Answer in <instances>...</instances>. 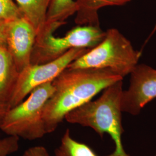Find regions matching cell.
<instances>
[{"label": "cell", "instance_id": "8992f818", "mask_svg": "<svg viewBox=\"0 0 156 156\" xmlns=\"http://www.w3.org/2000/svg\"><path fill=\"white\" fill-rule=\"evenodd\" d=\"M90 49L74 48L51 62L37 65L30 64L19 73L16 84L9 101L11 108L16 106L37 87L52 82L68 66Z\"/></svg>", "mask_w": 156, "mask_h": 156}, {"label": "cell", "instance_id": "7c38bea8", "mask_svg": "<svg viewBox=\"0 0 156 156\" xmlns=\"http://www.w3.org/2000/svg\"><path fill=\"white\" fill-rule=\"evenodd\" d=\"M55 156H98L90 147L73 138L69 129L63 134L59 146L55 151Z\"/></svg>", "mask_w": 156, "mask_h": 156}, {"label": "cell", "instance_id": "d6986e66", "mask_svg": "<svg viewBox=\"0 0 156 156\" xmlns=\"http://www.w3.org/2000/svg\"><path fill=\"white\" fill-rule=\"evenodd\" d=\"M156 31V24H155V26H154V28L153 29V30H152V31H151V35H149V38H147V40H146V42L149 40V39L151 38V36L154 34V33Z\"/></svg>", "mask_w": 156, "mask_h": 156}, {"label": "cell", "instance_id": "8fae6325", "mask_svg": "<svg viewBox=\"0 0 156 156\" xmlns=\"http://www.w3.org/2000/svg\"><path fill=\"white\" fill-rule=\"evenodd\" d=\"M51 0H15L23 17L30 23L37 33L46 22Z\"/></svg>", "mask_w": 156, "mask_h": 156}, {"label": "cell", "instance_id": "e0dca14e", "mask_svg": "<svg viewBox=\"0 0 156 156\" xmlns=\"http://www.w3.org/2000/svg\"><path fill=\"white\" fill-rule=\"evenodd\" d=\"M11 108L8 103L0 102V129L6 112Z\"/></svg>", "mask_w": 156, "mask_h": 156}, {"label": "cell", "instance_id": "277c9868", "mask_svg": "<svg viewBox=\"0 0 156 156\" xmlns=\"http://www.w3.org/2000/svg\"><path fill=\"white\" fill-rule=\"evenodd\" d=\"M64 23L46 21L37 33L30 64H42L53 61L74 48L92 49L104 39L105 31L100 26H78L63 37L54 33Z\"/></svg>", "mask_w": 156, "mask_h": 156}, {"label": "cell", "instance_id": "2e32d148", "mask_svg": "<svg viewBox=\"0 0 156 156\" xmlns=\"http://www.w3.org/2000/svg\"><path fill=\"white\" fill-rule=\"evenodd\" d=\"M22 156H50L44 146H35L27 149Z\"/></svg>", "mask_w": 156, "mask_h": 156}, {"label": "cell", "instance_id": "5bb4252c", "mask_svg": "<svg viewBox=\"0 0 156 156\" xmlns=\"http://www.w3.org/2000/svg\"><path fill=\"white\" fill-rule=\"evenodd\" d=\"M23 17L15 0H0V23L5 24Z\"/></svg>", "mask_w": 156, "mask_h": 156}, {"label": "cell", "instance_id": "ba28073f", "mask_svg": "<svg viewBox=\"0 0 156 156\" xmlns=\"http://www.w3.org/2000/svg\"><path fill=\"white\" fill-rule=\"evenodd\" d=\"M36 36L33 25L23 17L6 23V45L19 73L30 65Z\"/></svg>", "mask_w": 156, "mask_h": 156}, {"label": "cell", "instance_id": "5b68a950", "mask_svg": "<svg viewBox=\"0 0 156 156\" xmlns=\"http://www.w3.org/2000/svg\"><path fill=\"white\" fill-rule=\"evenodd\" d=\"M54 91L52 82L35 88L27 98L6 113L1 127L8 136L34 140L47 134L44 120V109Z\"/></svg>", "mask_w": 156, "mask_h": 156}, {"label": "cell", "instance_id": "6da1fadb", "mask_svg": "<svg viewBox=\"0 0 156 156\" xmlns=\"http://www.w3.org/2000/svg\"><path fill=\"white\" fill-rule=\"evenodd\" d=\"M123 79L107 69L66 68L52 82L54 91L44 107L47 134L54 132L68 113Z\"/></svg>", "mask_w": 156, "mask_h": 156}, {"label": "cell", "instance_id": "9a60e30c", "mask_svg": "<svg viewBox=\"0 0 156 156\" xmlns=\"http://www.w3.org/2000/svg\"><path fill=\"white\" fill-rule=\"evenodd\" d=\"M19 138L8 136L0 139V156H8L18 151L19 147Z\"/></svg>", "mask_w": 156, "mask_h": 156}, {"label": "cell", "instance_id": "ac0fdd59", "mask_svg": "<svg viewBox=\"0 0 156 156\" xmlns=\"http://www.w3.org/2000/svg\"><path fill=\"white\" fill-rule=\"evenodd\" d=\"M5 24L0 23V45L5 43Z\"/></svg>", "mask_w": 156, "mask_h": 156}, {"label": "cell", "instance_id": "4fadbf2b", "mask_svg": "<svg viewBox=\"0 0 156 156\" xmlns=\"http://www.w3.org/2000/svg\"><path fill=\"white\" fill-rule=\"evenodd\" d=\"M76 4L75 0H51L46 21L66 23V20L75 14Z\"/></svg>", "mask_w": 156, "mask_h": 156}, {"label": "cell", "instance_id": "30bf717a", "mask_svg": "<svg viewBox=\"0 0 156 156\" xmlns=\"http://www.w3.org/2000/svg\"><path fill=\"white\" fill-rule=\"evenodd\" d=\"M76 12L75 22L78 26H100L98 11L108 6L123 5L131 0H75Z\"/></svg>", "mask_w": 156, "mask_h": 156}, {"label": "cell", "instance_id": "9c48e42d", "mask_svg": "<svg viewBox=\"0 0 156 156\" xmlns=\"http://www.w3.org/2000/svg\"><path fill=\"white\" fill-rule=\"evenodd\" d=\"M19 74L6 44L0 45V102L9 103Z\"/></svg>", "mask_w": 156, "mask_h": 156}, {"label": "cell", "instance_id": "7a4b0ae2", "mask_svg": "<svg viewBox=\"0 0 156 156\" xmlns=\"http://www.w3.org/2000/svg\"><path fill=\"white\" fill-rule=\"evenodd\" d=\"M123 80H119L103 90L100 97L68 113V123L92 128L101 138L108 134L115 144V150L106 156H129L124 149L122 134V100Z\"/></svg>", "mask_w": 156, "mask_h": 156}, {"label": "cell", "instance_id": "52a82bcc", "mask_svg": "<svg viewBox=\"0 0 156 156\" xmlns=\"http://www.w3.org/2000/svg\"><path fill=\"white\" fill-rule=\"evenodd\" d=\"M129 75V87L123 90L122 109L123 112L136 116L156 98V69L138 64Z\"/></svg>", "mask_w": 156, "mask_h": 156}, {"label": "cell", "instance_id": "3957f363", "mask_svg": "<svg viewBox=\"0 0 156 156\" xmlns=\"http://www.w3.org/2000/svg\"><path fill=\"white\" fill-rule=\"evenodd\" d=\"M141 51L116 28L105 31L100 42L70 63L68 69H107L124 78L138 64Z\"/></svg>", "mask_w": 156, "mask_h": 156}, {"label": "cell", "instance_id": "ffe728a7", "mask_svg": "<svg viewBox=\"0 0 156 156\" xmlns=\"http://www.w3.org/2000/svg\"></svg>", "mask_w": 156, "mask_h": 156}]
</instances>
